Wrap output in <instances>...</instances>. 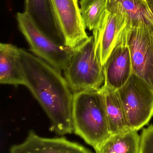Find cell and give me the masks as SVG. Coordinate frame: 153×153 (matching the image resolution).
Instances as JSON below:
<instances>
[{
	"mask_svg": "<svg viewBox=\"0 0 153 153\" xmlns=\"http://www.w3.org/2000/svg\"><path fill=\"white\" fill-rule=\"evenodd\" d=\"M19 60L25 84L47 115L50 130L60 136L74 133L73 93L61 71L24 49Z\"/></svg>",
	"mask_w": 153,
	"mask_h": 153,
	"instance_id": "6da1fadb",
	"label": "cell"
},
{
	"mask_svg": "<svg viewBox=\"0 0 153 153\" xmlns=\"http://www.w3.org/2000/svg\"><path fill=\"white\" fill-rule=\"evenodd\" d=\"M72 118L74 133L95 151L111 135L101 88L73 93Z\"/></svg>",
	"mask_w": 153,
	"mask_h": 153,
	"instance_id": "7a4b0ae2",
	"label": "cell"
},
{
	"mask_svg": "<svg viewBox=\"0 0 153 153\" xmlns=\"http://www.w3.org/2000/svg\"><path fill=\"white\" fill-rule=\"evenodd\" d=\"M63 72L73 93L98 91L103 86L105 81L103 66L96 53L93 36L74 49L70 62Z\"/></svg>",
	"mask_w": 153,
	"mask_h": 153,
	"instance_id": "3957f363",
	"label": "cell"
},
{
	"mask_svg": "<svg viewBox=\"0 0 153 153\" xmlns=\"http://www.w3.org/2000/svg\"><path fill=\"white\" fill-rule=\"evenodd\" d=\"M117 91L130 129L138 131L148 125L153 116L152 89L133 74Z\"/></svg>",
	"mask_w": 153,
	"mask_h": 153,
	"instance_id": "277c9868",
	"label": "cell"
},
{
	"mask_svg": "<svg viewBox=\"0 0 153 153\" xmlns=\"http://www.w3.org/2000/svg\"><path fill=\"white\" fill-rule=\"evenodd\" d=\"M18 26L35 55L57 69L64 71L70 62L74 49L53 41L35 25L25 13L17 14Z\"/></svg>",
	"mask_w": 153,
	"mask_h": 153,
	"instance_id": "5b68a950",
	"label": "cell"
},
{
	"mask_svg": "<svg viewBox=\"0 0 153 153\" xmlns=\"http://www.w3.org/2000/svg\"><path fill=\"white\" fill-rule=\"evenodd\" d=\"M130 27L128 15L121 3L117 0H108L106 15L93 31L96 53L102 66L119 39Z\"/></svg>",
	"mask_w": 153,
	"mask_h": 153,
	"instance_id": "8992f818",
	"label": "cell"
},
{
	"mask_svg": "<svg viewBox=\"0 0 153 153\" xmlns=\"http://www.w3.org/2000/svg\"><path fill=\"white\" fill-rule=\"evenodd\" d=\"M133 74L153 91V26L142 24L131 28L127 34Z\"/></svg>",
	"mask_w": 153,
	"mask_h": 153,
	"instance_id": "52a82bcc",
	"label": "cell"
},
{
	"mask_svg": "<svg viewBox=\"0 0 153 153\" xmlns=\"http://www.w3.org/2000/svg\"><path fill=\"white\" fill-rule=\"evenodd\" d=\"M65 46L74 49L88 36L81 16L78 0H51Z\"/></svg>",
	"mask_w": 153,
	"mask_h": 153,
	"instance_id": "ba28073f",
	"label": "cell"
},
{
	"mask_svg": "<svg viewBox=\"0 0 153 153\" xmlns=\"http://www.w3.org/2000/svg\"><path fill=\"white\" fill-rule=\"evenodd\" d=\"M129 28L119 39L103 66V85L118 90L125 84L133 74L130 51L127 43Z\"/></svg>",
	"mask_w": 153,
	"mask_h": 153,
	"instance_id": "9c48e42d",
	"label": "cell"
},
{
	"mask_svg": "<svg viewBox=\"0 0 153 153\" xmlns=\"http://www.w3.org/2000/svg\"><path fill=\"white\" fill-rule=\"evenodd\" d=\"M9 153H93L64 136L43 137L30 130L25 140L11 146Z\"/></svg>",
	"mask_w": 153,
	"mask_h": 153,
	"instance_id": "30bf717a",
	"label": "cell"
},
{
	"mask_svg": "<svg viewBox=\"0 0 153 153\" xmlns=\"http://www.w3.org/2000/svg\"><path fill=\"white\" fill-rule=\"evenodd\" d=\"M24 12L49 37L58 45L66 46L51 0H25Z\"/></svg>",
	"mask_w": 153,
	"mask_h": 153,
	"instance_id": "8fae6325",
	"label": "cell"
},
{
	"mask_svg": "<svg viewBox=\"0 0 153 153\" xmlns=\"http://www.w3.org/2000/svg\"><path fill=\"white\" fill-rule=\"evenodd\" d=\"M19 48L11 44H0V83L2 84L24 85L21 67Z\"/></svg>",
	"mask_w": 153,
	"mask_h": 153,
	"instance_id": "7c38bea8",
	"label": "cell"
},
{
	"mask_svg": "<svg viewBox=\"0 0 153 153\" xmlns=\"http://www.w3.org/2000/svg\"><path fill=\"white\" fill-rule=\"evenodd\" d=\"M101 90L104 96L106 115L111 134L123 133L131 129L117 90L104 85Z\"/></svg>",
	"mask_w": 153,
	"mask_h": 153,
	"instance_id": "4fadbf2b",
	"label": "cell"
},
{
	"mask_svg": "<svg viewBox=\"0 0 153 153\" xmlns=\"http://www.w3.org/2000/svg\"><path fill=\"white\" fill-rule=\"evenodd\" d=\"M140 142L137 131L129 129L110 135L95 153H139Z\"/></svg>",
	"mask_w": 153,
	"mask_h": 153,
	"instance_id": "5bb4252c",
	"label": "cell"
},
{
	"mask_svg": "<svg viewBox=\"0 0 153 153\" xmlns=\"http://www.w3.org/2000/svg\"><path fill=\"white\" fill-rule=\"evenodd\" d=\"M108 0H81L80 12L85 28L96 30L106 15Z\"/></svg>",
	"mask_w": 153,
	"mask_h": 153,
	"instance_id": "9a60e30c",
	"label": "cell"
},
{
	"mask_svg": "<svg viewBox=\"0 0 153 153\" xmlns=\"http://www.w3.org/2000/svg\"><path fill=\"white\" fill-rule=\"evenodd\" d=\"M128 15L131 28L142 23L153 26V14L145 0H117Z\"/></svg>",
	"mask_w": 153,
	"mask_h": 153,
	"instance_id": "2e32d148",
	"label": "cell"
},
{
	"mask_svg": "<svg viewBox=\"0 0 153 153\" xmlns=\"http://www.w3.org/2000/svg\"><path fill=\"white\" fill-rule=\"evenodd\" d=\"M139 153H153V125L143 129Z\"/></svg>",
	"mask_w": 153,
	"mask_h": 153,
	"instance_id": "e0dca14e",
	"label": "cell"
},
{
	"mask_svg": "<svg viewBox=\"0 0 153 153\" xmlns=\"http://www.w3.org/2000/svg\"><path fill=\"white\" fill-rule=\"evenodd\" d=\"M153 14V0H145Z\"/></svg>",
	"mask_w": 153,
	"mask_h": 153,
	"instance_id": "ac0fdd59",
	"label": "cell"
}]
</instances>
